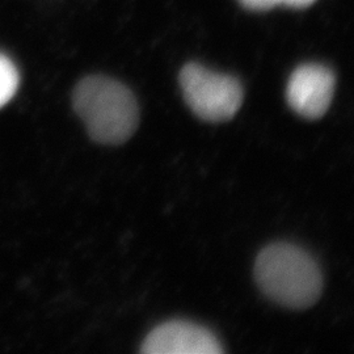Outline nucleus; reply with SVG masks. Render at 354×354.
Wrapping results in <instances>:
<instances>
[{"instance_id":"1","label":"nucleus","mask_w":354,"mask_h":354,"mask_svg":"<svg viewBox=\"0 0 354 354\" xmlns=\"http://www.w3.org/2000/svg\"><path fill=\"white\" fill-rule=\"evenodd\" d=\"M73 105L89 137L102 145H121L140 124V109L133 92L108 76L92 75L77 83Z\"/></svg>"},{"instance_id":"2","label":"nucleus","mask_w":354,"mask_h":354,"mask_svg":"<svg viewBox=\"0 0 354 354\" xmlns=\"http://www.w3.org/2000/svg\"><path fill=\"white\" fill-rule=\"evenodd\" d=\"M254 279L269 299L295 310L317 304L323 289V276L317 261L289 243L270 244L259 253Z\"/></svg>"},{"instance_id":"3","label":"nucleus","mask_w":354,"mask_h":354,"mask_svg":"<svg viewBox=\"0 0 354 354\" xmlns=\"http://www.w3.org/2000/svg\"><path fill=\"white\" fill-rule=\"evenodd\" d=\"M178 82L192 112L203 121H228L241 109L244 92L234 76L188 64L181 68Z\"/></svg>"},{"instance_id":"4","label":"nucleus","mask_w":354,"mask_h":354,"mask_svg":"<svg viewBox=\"0 0 354 354\" xmlns=\"http://www.w3.org/2000/svg\"><path fill=\"white\" fill-rule=\"evenodd\" d=\"M335 91V75L327 66L301 64L294 70L286 87V100L295 113L317 120L327 113Z\"/></svg>"},{"instance_id":"5","label":"nucleus","mask_w":354,"mask_h":354,"mask_svg":"<svg viewBox=\"0 0 354 354\" xmlns=\"http://www.w3.org/2000/svg\"><path fill=\"white\" fill-rule=\"evenodd\" d=\"M147 354H219L223 352L218 339L203 326L171 320L152 329L140 348Z\"/></svg>"},{"instance_id":"6","label":"nucleus","mask_w":354,"mask_h":354,"mask_svg":"<svg viewBox=\"0 0 354 354\" xmlns=\"http://www.w3.org/2000/svg\"><path fill=\"white\" fill-rule=\"evenodd\" d=\"M20 76L12 61L0 54V108L11 102L19 88Z\"/></svg>"},{"instance_id":"7","label":"nucleus","mask_w":354,"mask_h":354,"mask_svg":"<svg viewBox=\"0 0 354 354\" xmlns=\"http://www.w3.org/2000/svg\"><path fill=\"white\" fill-rule=\"evenodd\" d=\"M241 4L253 11H266L279 6V0H239Z\"/></svg>"},{"instance_id":"8","label":"nucleus","mask_w":354,"mask_h":354,"mask_svg":"<svg viewBox=\"0 0 354 354\" xmlns=\"http://www.w3.org/2000/svg\"><path fill=\"white\" fill-rule=\"evenodd\" d=\"M315 1L317 0H279V4H285V6L292 7V8H306Z\"/></svg>"}]
</instances>
